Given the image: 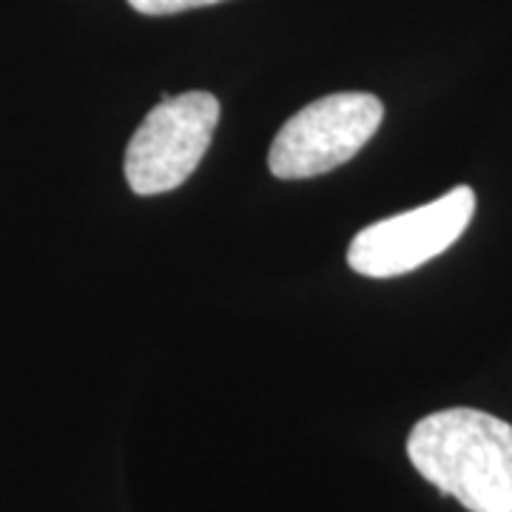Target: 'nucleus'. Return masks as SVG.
I'll return each instance as SVG.
<instances>
[{
  "instance_id": "obj_1",
  "label": "nucleus",
  "mask_w": 512,
  "mask_h": 512,
  "mask_svg": "<svg viewBox=\"0 0 512 512\" xmlns=\"http://www.w3.org/2000/svg\"><path fill=\"white\" fill-rule=\"evenodd\" d=\"M407 456L441 495L470 512H512V427L484 410L450 407L416 421Z\"/></svg>"
},
{
  "instance_id": "obj_2",
  "label": "nucleus",
  "mask_w": 512,
  "mask_h": 512,
  "mask_svg": "<svg viewBox=\"0 0 512 512\" xmlns=\"http://www.w3.org/2000/svg\"><path fill=\"white\" fill-rule=\"evenodd\" d=\"M384 106L376 94L339 92L299 109L274 137L268 168L279 180H311L353 160L379 131Z\"/></svg>"
},
{
  "instance_id": "obj_3",
  "label": "nucleus",
  "mask_w": 512,
  "mask_h": 512,
  "mask_svg": "<svg viewBox=\"0 0 512 512\" xmlns=\"http://www.w3.org/2000/svg\"><path fill=\"white\" fill-rule=\"evenodd\" d=\"M220 123V100L208 92L163 94L126 148V183L140 197L174 191L197 171Z\"/></svg>"
},
{
  "instance_id": "obj_4",
  "label": "nucleus",
  "mask_w": 512,
  "mask_h": 512,
  "mask_svg": "<svg viewBox=\"0 0 512 512\" xmlns=\"http://www.w3.org/2000/svg\"><path fill=\"white\" fill-rule=\"evenodd\" d=\"M476 214V191L458 185L439 200L367 225L348 248V265L370 279L410 274L444 254L467 231Z\"/></svg>"
},
{
  "instance_id": "obj_5",
  "label": "nucleus",
  "mask_w": 512,
  "mask_h": 512,
  "mask_svg": "<svg viewBox=\"0 0 512 512\" xmlns=\"http://www.w3.org/2000/svg\"><path fill=\"white\" fill-rule=\"evenodd\" d=\"M222 0H128V6L140 15H177V12H188V9H200V6H214Z\"/></svg>"
}]
</instances>
